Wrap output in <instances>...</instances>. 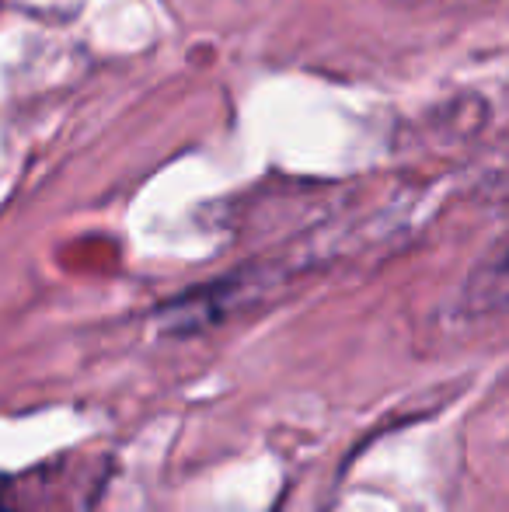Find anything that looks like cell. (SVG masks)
Masks as SVG:
<instances>
[{
  "label": "cell",
  "instance_id": "cell-1",
  "mask_svg": "<svg viewBox=\"0 0 509 512\" xmlns=\"http://www.w3.org/2000/svg\"><path fill=\"white\" fill-rule=\"evenodd\" d=\"M0 512H18V509H14V506H11V502H7V499H4V495H0Z\"/></svg>",
  "mask_w": 509,
  "mask_h": 512
}]
</instances>
